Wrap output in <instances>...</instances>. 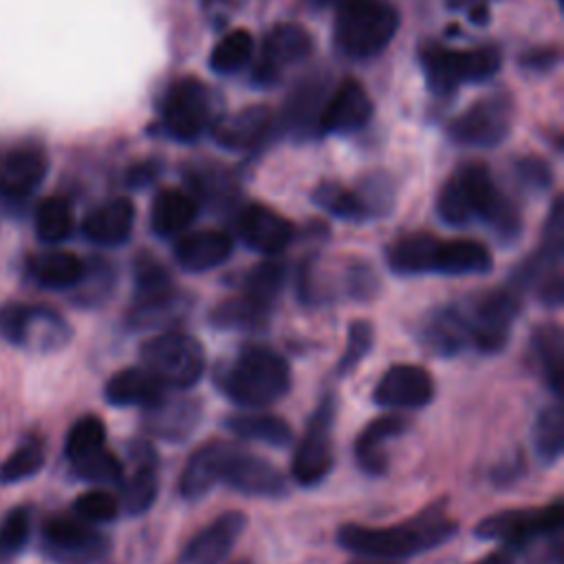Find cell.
<instances>
[{
    "mask_svg": "<svg viewBox=\"0 0 564 564\" xmlns=\"http://www.w3.org/2000/svg\"><path fill=\"white\" fill-rule=\"evenodd\" d=\"M132 278H134V300H132V304L159 300V297H165V295L178 291L174 286L172 273L165 269V264L159 262L156 258H152L150 253H139L134 258Z\"/></svg>",
    "mask_w": 564,
    "mask_h": 564,
    "instance_id": "40",
    "label": "cell"
},
{
    "mask_svg": "<svg viewBox=\"0 0 564 564\" xmlns=\"http://www.w3.org/2000/svg\"><path fill=\"white\" fill-rule=\"evenodd\" d=\"M372 117V101L366 88L352 79H341L326 97L317 130L324 134H350L361 130Z\"/></svg>",
    "mask_w": 564,
    "mask_h": 564,
    "instance_id": "18",
    "label": "cell"
},
{
    "mask_svg": "<svg viewBox=\"0 0 564 564\" xmlns=\"http://www.w3.org/2000/svg\"><path fill=\"white\" fill-rule=\"evenodd\" d=\"M143 368L165 388L189 390L205 372L203 344L181 330H163L141 344Z\"/></svg>",
    "mask_w": 564,
    "mask_h": 564,
    "instance_id": "6",
    "label": "cell"
},
{
    "mask_svg": "<svg viewBox=\"0 0 564 564\" xmlns=\"http://www.w3.org/2000/svg\"><path fill=\"white\" fill-rule=\"evenodd\" d=\"M234 564H251L249 560H238V562H234Z\"/></svg>",
    "mask_w": 564,
    "mask_h": 564,
    "instance_id": "59",
    "label": "cell"
},
{
    "mask_svg": "<svg viewBox=\"0 0 564 564\" xmlns=\"http://www.w3.org/2000/svg\"><path fill=\"white\" fill-rule=\"evenodd\" d=\"M372 341H375V328L368 319L350 322L346 333V346L337 361V375L352 372L361 364V359L372 350Z\"/></svg>",
    "mask_w": 564,
    "mask_h": 564,
    "instance_id": "49",
    "label": "cell"
},
{
    "mask_svg": "<svg viewBox=\"0 0 564 564\" xmlns=\"http://www.w3.org/2000/svg\"><path fill=\"white\" fill-rule=\"evenodd\" d=\"M271 128L273 112L262 104H253L218 119L212 126V137L220 148L229 152H247L258 148Z\"/></svg>",
    "mask_w": 564,
    "mask_h": 564,
    "instance_id": "22",
    "label": "cell"
},
{
    "mask_svg": "<svg viewBox=\"0 0 564 564\" xmlns=\"http://www.w3.org/2000/svg\"><path fill=\"white\" fill-rule=\"evenodd\" d=\"M163 394H165V386L159 379H154L143 366L123 368L115 372L104 386V399L117 408L141 405L145 410L156 401H161Z\"/></svg>",
    "mask_w": 564,
    "mask_h": 564,
    "instance_id": "29",
    "label": "cell"
},
{
    "mask_svg": "<svg viewBox=\"0 0 564 564\" xmlns=\"http://www.w3.org/2000/svg\"><path fill=\"white\" fill-rule=\"evenodd\" d=\"M198 214L196 198L178 187H163L150 205V227L156 236L170 238L192 225Z\"/></svg>",
    "mask_w": 564,
    "mask_h": 564,
    "instance_id": "31",
    "label": "cell"
},
{
    "mask_svg": "<svg viewBox=\"0 0 564 564\" xmlns=\"http://www.w3.org/2000/svg\"><path fill=\"white\" fill-rule=\"evenodd\" d=\"M189 311V297L181 291H174L165 297L137 302L128 313L130 328H170L185 319Z\"/></svg>",
    "mask_w": 564,
    "mask_h": 564,
    "instance_id": "37",
    "label": "cell"
},
{
    "mask_svg": "<svg viewBox=\"0 0 564 564\" xmlns=\"http://www.w3.org/2000/svg\"><path fill=\"white\" fill-rule=\"evenodd\" d=\"M436 212L449 227H465L480 218L505 242H513L522 229L518 207L498 189L489 167L478 161L460 165L445 181Z\"/></svg>",
    "mask_w": 564,
    "mask_h": 564,
    "instance_id": "1",
    "label": "cell"
},
{
    "mask_svg": "<svg viewBox=\"0 0 564 564\" xmlns=\"http://www.w3.org/2000/svg\"><path fill=\"white\" fill-rule=\"evenodd\" d=\"M200 416L203 408L196 399L163 394L161 401L145 408L143 427L156 438L176 443L185 441L194 432V427L200 423Z\"/></svg>",
    "mask_w": 564,
    "mask_h": 564,
    "instance_id": "24",
    "label": "cell"
},
{
    "mask_svg": "<svg viewBox=\"0 0 564 564\" xmlns=\"http://www.w3.org/2000/svg\"><path fill=\"white\" fill-rule=\"evenodd\" d=\"M511 130V99L507 95H489L471 104L449 123V137L460 145L494 148L505 141Z\"/></svg>",
    "mask_w": 564,
    "mask_h": 564,
    "instance_id": "13",
    "label": "cell"
},
{
    "mask_svg": "<svg viewBox=\"0 0 564 564\" xmlns=\"http://www.w3.org/2000/svg\"><path fill=\"white\" fill-rule=\"evenodd\" d=\"M533 449L542 465H553L564 452V412L560 403L540 408L533 423Z\"/></svg>",
    "mask_w": 564,
    "mask_h": 564,
    "instance_id": "39",
    "label": "cell"
},
{
    "mask_svg": "<svg viewBox=\"0 0 564 564\" xmlns=\"http://www.w3.org/2000/svg\"><path fill=\"white\" fill-rule=\"evenodd\" d=\"M225 427L247 441H258L275 447H284L291 443L293 430L291 425L273 414H238L225 421Z\"/></svg>",
    "mask_w": 564,
    "mask_h": 564,
    "instance_id": "38",
    "label": "cell"
},
{
    "mask_svg": "<svg viewBox=\"0 0 564 564\" xmlns=\"http://www.w3.org/2000/svg\"><path fill=\"white\" fill-rule=\"evenodd\" d=\"M220 482L245 496L278 498L286 494V480L271 460L242 452L234 443H229L223 456Z\"/></svg>",
    "mask_w": 564,
    "mask_h": 564,
    "instance_id": "14",
    "label": "cell"
},
{
    "mask_svg": "<svg viewBox=\"0 0 564 564\" xmlns=\"http://www.w3.org/2000/svg\"><path fill=\"white\" fill-rule=\"evenodd\" d=\"M557 59L555 51H538V53H529L524 64L531 68H540V70H549L553 66V62Z\"/></svg>",
    "mask_w": 564,
    "mask_h": 564,
    "instance_id": "55",
    "label": "cell"
},
{
    "mask_svg": "<svg viewBox=\"0 0 564 564\" xmlns=\"http://www.w3.org/2000/svg\"><path fill=\"white\" fill-rule=\"evenodd\" d=\"M500 51L496 46L478 48H447L441 44H425L421 48V66L430 90L447 95L460 84L485 82L500 68Z\"/></svg>",
    "mask_w": 564,
    "mask_h": 564,
    "instance_id": "7",
    "label": "cell"
},
{
    "mask_svg": "<svg viewBox=\"0 0 564 564\" xmlns=\"http://www.w3.org/2000/svg\"><path fill=\"white\" fill-rule=\"evenodd\" d=\"M313 200H315V205L326 209L330 216L341 218V220L359 223V220L370 218L368 207L364 205L359 192L348 189V187H344L339 183H333V181L319 183L313 192Z\"/></svg>",
    "mask_w": 564,
    "mask_h": 564,
    "instance_id": "43",
    "label": "cell"
},
{
    "mask_svg": "<svg viewBox=\"0 0 564 564\" xmlns=\"http://www.w3.org/2000/svg\"><path fill=\"white\" fill-rule=\"evenodd\" d=\"M271 308L269 304L247 295V293H240V295H234V297H227L223 302H218L212 313H209V322L216 326V328H223V330H249V333H256V330H264L267 324H269V317H271Z\"/></svg>",
    "mask_w": 564,
    "mask_h": 564,
    "instance_id": "34",
    "label": "cell"
},
{
    "mask_svg": "<svg viewBox=\"0 0 564 564\" xmlns=\"http://www.w3.org/2000/svg\"><path fill=\"white\" fill-rule=\"evenodd\" d=\"M434 399V379L423 366L394 364L372 390V401L390 410L425 408Z\"/></svg>",
    "mask_w": 564,
    "mask_h": 564,
    "instance_id": "17",
    "label": "cell"
},
{
    "mask_svg": "<svg viewBox=\"0 0 564 564\" xmlns=\"http://www.w3.org/2000/svg\"><path fill=\"white\" fill-rule=\"evenodd\" d=\"M286 280V267L280 260H264L251 267L242 282V293L273 306Z\"/></svg>",
    "mask_w": 564,
    "mask_h": 564,
    "instance_id": "44",
    "label": "cell"
},
{
    "mask_svg": "<svg viewBox=\"0 0 564 564\" xmlns=\"http://www.w3.org/2000/svg\"><path fill=\"white\" fill-rule=\"evenodd\" d=\"M0 337L13 346L48 352L68 341L70 328L53 308L9 302L0 306Z\"/></svg>",
    "mask_w": 564,
    "mask_h": 564,
    "instance_id": "9",
    "label": "cell"
},
{
    "mask_svg": "<svg viewBox=\"0 0 564 564\" xmlns=\"http://www.w3.org/2000/svg\"><path fill=\"white\" fill-rule=\"evenodd\" d=\"M119 502L112 494L104 491V489H90L84 491L82 496L75 498L73 502V513L90 524L95 522H110L117 518L119 513Z\"/></svg>",
    "mask_w": 564,
    "mask_h": 564,
    "instance_id": "50",
    "label": "cell"
},
{
    "mask_svg": "<svg viewBox=\"0 0 564 564\" xmlns=\"http://www.w3.org/2000/svg\"><path fill=\"white\" fill-rule=\"evenodd\" d=\"M311 51H313V40L304 26H300L295 22L275 24L262 42L260 57L251 73L253 84H258L262 88L275 84L280 77V70L284 66L306 59L311 55Z\"/></svg>",
    "mask_w": 564,
    "mask_h": 564,
    "instance_id": "15",
    "label": "cell"
},
{
    "mask_svg": "<svg viewBox=\"0 0 564 564\" xmlns=\"http://www.w3.org/2000/svg\"><path fill=\"white\" fill-rule=\"evenodd\" d=\"M130 456L134 458L132 474L121 480V505L126 513L139 516L145 513L159 494V476H156V454L152 445L145 441H137L130 445Z\"/></svg>",
    "mask_w": 564,
    "mask_h": 564,
    "instance_id": "26",
    "label": "cell"
},
{
    "mask_svg": "<svg viewBox=\"0 0 564 564\" xmlns=\"http://www.w3.org/2000/svg\"><path fill=\"white\" fill-rule=\"evenodd\" d=\"M236 229L240 240L262 256H278L293 240V225L260 203H249L238 214Z\"/></svg>",
    "mask_w": 564,
    "mask_h": 564,
    "instance_id": "20",
    "label": "cell"
},
{
    "mask_svg": "<svg viewBox=\"0 0 564 564\" xmlns=\"http://www.w3.org/2000/svg\"><path fill=\"white\" fill-rule=\"evenodd\" d=\"M73 207L64 196H48L35 209V234L46 245H59L73 234Z\"/></svg>",
    "mask_w": 564,
    "mask_h": 564,
    "instance_id": "41",
    "label": "cell"
},
{
    "mask_svg": "<svg viewBox=\"0 0 564 564\" xmlns=\"http://www.w3.org/2000/svg\"><path fill=\"white\" fill-rule=\"evenodd\" d=\"M247 527L242 511H225L205 524L181 551L178 564H223Z\"/></svg>",
    "mask_w": 564,
    "mask_h": 564,
    "instance_id": "19",
    "label": "cell"
},
{
    "mask_svg": "<svg viewBox=\"0 0 564 564\" xmlns=\"http://www.w3.org/2000/svg\"><path fill=\"white\" fill-rule=\"evenodd\" d=\"M231 251L234 240L227 231L220 229H196L183 234L172 249L176 264L192 273H203L220 267L229 260Z\"/></svg>",
    "mask_w": 564,
    "mask_h": 564,
    "instance_id": "23",
    "label": "cell"
},
{
    "mask_svg": "<svg viewBox=\"0 0 564 564\" xmlns=\"http://www.w3.org/2000/svg\"><path fill=\"white\" fill-rule=\"evenodd\" d=\"M48 159L37 145L11 148L0 159V203L7 207L24 205L42 185Z\"/></svg>",
    "mask_w": 564,
    "mask_h": 564,
    "instance_id": "16",
    "label": "cell"
},
{
    "mask_svg": "<svg viewBox=\"0 0 564 564\" xmlns=\"http://www.w3.org/2000/svg\"><path fill=\"white\" fill-rule=\"evenodd\" d=\"M335 397L326 394L311 414L304 436L293 454L291 474L297 485H319L333 469V425H335Z\"/></svg>",
    "mask_w": 564,
    "mask_h": 564,
    "instance_id": "10",
    "label": "cell"
},
{
    "mask_svg": "<svg viewBox=\"0 0 564 564\" xmlns=\"http://www.w3.org/2000/svg\"><path fill=\"white\" fill-rule=\"evenodd\" d=\"M516 170H518V178L527 185V187H531V189H538V192H544V189H549V185H551V167L544 163V161H540L538 156H527V159H522L518 165H516Z\"/></svg>",
    "mask_w": 564,
    "mask_h": 564,
    "instance_id": "53",
    "label": "cell"
},
{
    "mask_svg": "<svg viewBox=\"0 0 564 564\" xmlns=\"http://www.w3.org/2000/svg\"><path fill=\"white\" fill-rule=\"evenodd\" d=\"M419 339L421 346L436 357H454L469 348L456 304L430 311L419 326Z\"/></svg>",
    "mask_w": 564,
    "mask_h": 564,
    "instance_id": "28",
    "label": "cell"
},
{
    "mask_svg": "<svg viewBox=\"0 0 564 564\" xmlns=\"http://www.w3.org/2000/svg\"><path fill=\"white\" fill-rule=\"evenodd\" d=\"M73 469L82 480L95 482V485H119L123 480L121 460L106 447H99L86 454L84 458L75 460Z\"/></svg>",
    "mask_w": 564,
    "mask_h": 564,
    "instance_id": "46",
    "label": "cell"
},
{
    "mask_svg": "<svg viewBox=\"0 0 564 564\" xmlns=\"http://www.w3.org/2000/svg\"><path fill=\"white\" fill-rule=\"evenodd\" d=\"M487 20H489V9H487V7L471 9V22H476V24H487Z\"/></svg>",
    "mask_w": 564,
    "mask_h": 564,
    "instance_id": "57",
    "label": "cell"
},
{
    "mask_svg": "<svg viewBox=\"0 0 564 564\" xmlns=\"http://www.w3.org/2000/svg\"><path fill=\"white\" fill-rule=\"evenodd\" d=\"M346 291L355 300H370L379 291V280L370 267L357 262L346 271Z\"/></svg>",
    "mask_w": 564,
    "mask_h": 564,
    "instance_id": "52",
    "label": "cell"
},
{
    "mask_svg": "<svg viewBox=\"0 0 564 564\" xmlns=\"http://www.w3.org/2000/svg\"><path fill=\"white\" fill-rule=\"evenodd\" d=\"M438 242H441V238H436L432 234H423V231L405 234L388 247V251H386L388 267L397 275L434 273Z\"/></svg>",
    "mask_w": 564,
    "mask_h": 564,
    "instance_id": "32",
    "label": "cell"
},
{
    "mask_svg": "<svg viewBox=\"0 0 564 564\" xmlns=\"http://www.w3.org/2000/svg\"><path fill=\"white\" fill-rule=\"evenodd\" d=\"M533 357L542 370L544 381L549 383L555 397L562 394L564 377V335L557 324H542L531 335Z\"/></svg>",
    "mask_w": 564,
    "mask_h": 564,
    "instance_id": "36",
    "label": "cell"
},
{
    "mask_svg": "<svg viewBox=\"0 0 564 564\" xmlns=\"http://www.w3.org/2000/svg\"><path fill=\"white\" fill-rule=\"evenodd\" d=\"M29 275L35 284L53 291H66L73 289L84 273V260H79L70 251H44L29 260L26 264Z\"/></svg>",
    "mask_w": 564,
    "mask_h": 564,
    "instance_id": "35",
    "label": "cell"
},
{
    "mask_svg": "<svg viewBox=\"0 0 564 564\" xmlns=\"http://www.w3.org/2000/svg\"><path fill=\"white\" fill-rule=\"evenodd\" d=\"M352 564H386V560H370V557H361L359 562H352Z\"/></svg>",
    "mask_w": 564,
    "mask_h": 564,
    "instance_id": "58",
    "label": "cell"
},
{
    "mask_svg": "<svg viewBox=\"0 0 564 564\" xmlns=\"http://www.w3.org/2000/svg\"><path fill=\"white\" fill-rule=\"evenodd\" d=\"M161 126L183 143L196 141L209 126V93L196 77L174 79L161 97Z\"/></svg>",
    "mask_w": 564,
    "mask_h": 564,
    "instance_id": "11",
    "label": "cell"
},
{
    "mask_svg": "<svg viewBox=\"0 0 564 564\" xmlns=\"http://www.w3.org/2000/svg\"><path fill=\"white\" fill-rule=\"evenodd\" d=\"M458 531V522L447 516L443 500L390 527L344 524L337 531V544L359 557L370 560H399L416 553L432 551Z\"/></svg>",
    "mask_w": 564,
    "mask_h": 564,
    "instance_id": "2",
    "label": "cell"
},
{
    "mask_svg": "<svg viewBox=\"0 0 564 564\" xmlns=\"http://www.w3.org/2000/svg\"><path fill=\"white\" fill-rule=\"evenodd\" d=\"M454 304L460 313L469 348L491 355L507 346L520 311V291L513 286L487 289Z\"/></svg>",
    "mask_w": 564,
    "mask_h": 564,
    "instance_id": "5",
    "label": "cell"
},
{
    "mask_svg": "<svg viewBox=\"0 0 564 564\" xmlns=\"http://www.w3.org/2000/svg\"><path fill=\"white\" fill-rule=\"evenodd\" d=\"M408 430V419L401 414H383L372 419L355 438L352 452L359 469L368 476H383L388 471V441Z\"/></svg>",
    "mask_w": 564,
    "mask_h": 564,
    "instance_id": "25",
    "label": "cell"
},
{
    "mask_svg": "<svg viewBox=\"0 0 564 564\" xmlns=\"http://www.w3.org/2000/svg\"><path fill=\"white\" fill-rule=\"evenodd\" d=\"M326 97H328V79L322 73H313L295 82V86L291 88L282 106L284 128L300 139H308L317 134L319 115Z\"/></svg>",
    "mask_w": 564,
    "mask_h": 564,
    "instance_id": "21",
    "label": "cell"
},
{
    "mask_svg": "<svg viewBox=\"0 0 564 564\" xmlns=\"http://www.w3.org/2000/svg\"><path fill=\"white\" fill-rule=\"evenodd\" d=\"M216 386L240 408H267L289 392L291 368L278 350L249 344L216 370Z\"/></svg>",
    "mask_w": 564,
    "mask_h": 564,
    "instance_id": "3",
    "label": "cell"
},
{
    "mask_svg": "<svg viewBox=\"0 0 564 564\" xmlns=\"http://www.w3.org/2000/svg\"><path fill=\"white\" fill-rule=\"evenodd\" d=\"M44 463V447L37 438H26L11 456L0 463V482L13 485L40 471Z\"/></svg>",
    "mask_w": 564,
    "mask_h": 564,
    "instance_id": "47",
    "label": "cell"
},
{
    "mask_svg": "<svg viewBox=\"0 0 564 564\" xmlns=\"http://www.w3.org/2000/svg\"><path fill=\"white\" fill-rule=\"evenodd\" d=\"M159 170L161 167L154 161H139L126 172V183L130 187H148L159 176Z\"/></svg>",
    "mask_w": 564,
    "mask_h": 564,
    "instance_id": "54",
    "label": "cell"
},
{
    "mask_svg": "<svg viewBox=\"0 0 564 564\" xmlns=\"http://www.w3.org/2000/svg\"><path fill=\"white\" fill-rule=\"evenodd\" d=\"M46 553L59 564H95L106 557L110 542L90 522L73 516H55L42 531Z\"/></svg>",
    "mask_w": 564,
    "mask_h": 564,
    "instance_id": "12",
    "label": "cell"
},
{
    "mask_svg": "<svg viewBox=\"0 0 564 564\" xmlns=\"http://www.w3.org/2000/svg\"><path fill=\"white\" fill-rule=\"evenodd\" d=\"M106 443V425L99 416H82L79 421L73 423V427L66 434V443H64V452L66 458L70 463L84 458L86 454L104 447Z\"/></svg>",
    "mask_w": 564,
    "mask_h": 564,
    "instance_id": "45",
    "label": "cell"
},
{
    "mask_svg": "<svg viewBox=\"0 0 564 564\" xmlns=\"http://www.w3.org/2000/svg\"><path fill=\"white\" fill-rule=\"evenodd\" d=\"M134 225V207L128 198H112L95 207L82 223L84 236L99 247L123 245Z\"/></svg>",
    "mask_w": 564,
    "mask_h": 564,
    "instance_id": "27",
    "label": "cell"
},
{
    "mask_svg": "<svg viewBox=\"0 0 564 564\" xmlns=\"http://www.w3.org/2000/svg\"><path fill=\"white\" fill-rule=\"evenodd\" d=\"M227 447V441H209L187 458L178 478V494L185 500H198L220 482V463Z\"/></svg>",
    "mask_w": 564,
    "mask_h": 564,
    "instance_id": "30",
    "label": "cell"
},
{
    "mask_svg": "<svg viewBox=\"0 0 564 564\" xmlns=\"http://www.w3.org/2000/svg\"><path fill=\"white\" fill-rule=\"evenodd\" d=\"M399 11L388 0H335V42L355 59L379 55L397 35Z\"/></svg>",
    "mask_w": 564,
    "mask_h": 564,
    "instance_id": "4",
    "label": "cell"
},
{
    "mask_svg": "<svg viewBox=\"0 0 564 564\" xmlns=\"http://www.w3.org/2000/svg\"><path fill=\"white\" fill-rule=\"evenodd\" d=\"M112 284H115L112 267L108 262L93 260V262H84L82 280L73 289H77V302L88 306V304H99L101 300H106Z\"/></svg>",
    "mask_w": 564,
    "mask_h": 564,
    "instance_id": "48",
    "label": "cell"
},
{
    "mask_svg": "<svg viewBox=\"0 0 564 564\" xmlns=\"http://www.w3.org/2000/svg\"><path fill=\"white\" fill-rule=\"evenodd\" d=\"M494 258L491 251L469 238H456V240H441L436 251V264L434 273L441 275H482L491 271Z\"/></svg>",
    "mask_w": 564,
    "mask_h": 564,
    "instance_id": "33",
    "label": "cell"
},
{
    "mask_svg": "<svg viewBox=\"0 0 564 564\" xmlns=\"http://www.w3.org/2000/svg\"><path fill=\"white\" fill-rule=\"evenodd\" d=\"M564 527V502L555 500L538 509H505L482 518L474 535L480 540H498L507 549L518 551L529 546L535 538H560Z\"/></svg>",
    "mask_w": 564,
    "mask_h": 564,
    "instance_id": "8",
    "label": "cell"
},
{
    "mask_svg": "<svg viewBox=\"0 0 564 564\" xmlns=\"http://www.w3.org/2000/svg\"><path fill=\"white\" fill-rule=\"evenodd\" d=\"M513 562H516V551L502 546V549H496V551L487 553L476 564H513Z\"/></svg>",
    "mask_w": 564,
    "mask_h": 564,
    "instance_id": "56",
    "label": "cell"
},
{
    "mask_svg": "<svg viewBox=\"0 0 564 564\" xmlns=\"http://www.w3.org/2000/svg\"><path fill=\"white\" fill-rule=\"evenodd\" d=\"M31 513L24 507L11 509L0 522V557L15 555L29 540Z\"/></svg>",
    "mask_w": 564,
    "mask_h": 564,
    "instance_id": "51",
    "label": "cell"
},
{
    "mask_svg": "<svg viewBox=\"0 0 564 564\" xmlns=\"http://www.w3.org/2000/svg\"><path fill=\"white\" fill-rule=\"evenodd\" d=\"M253 55V35L247 29H234L223 35L209 53V68L218 75H231L245 68Z\"/></svg>",
    "mask_w": 564,
    "mask_h": 564,
    "instance_id": "42",
    "label": "cell"
}]
</instances>
